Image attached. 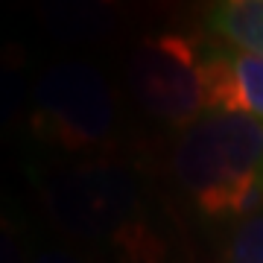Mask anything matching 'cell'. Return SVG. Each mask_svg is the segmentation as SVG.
Returning <instances> with one entry per match:
<instances>
[{"label": "cell", "instance_id": "ba28073f", "mask_svg": "<svg viewBox=\"0 0 263 263\" xmlns=\"http://www.w3.org/2000/svg\"><path fill=\"white\" fill-rule=\"evenodd\" d=\"M29 85L24 76V56L18 47H12L9 53L3 50L0 56V129H6L12 117L21 111V105L27 103Z\"/></svg>", "mask_w": 263, "mask_h": 263}, {"label": "cell", "instance_id": "6da1fadb", "mask_svg": "<svg viewBox=\"0 0 263 263\" xmlns=\"http://www.w3.org/2000/svg\"><path fill=\"white\" fill-rule=\"evenodd\" d=\"M173 173L208 219H246L263 205V123L237 111H205L173 152Z\"/></svg>", "mask_w": 263, "mask_h": 263}, {"label": "cell", "instance_id": "30bf717a", "mask_svg": "<svg viewBox=\"0 0 263 263\" xmlns=\"http://www.w3.org/2000/svg\"><path fill=\"white\" fill-rule=\"evenodd\" d=\"M0 263H24L21 234L6 216H0Z\"/></svg>", "mask_w": 263, "mask_h": 263}, {"label": "cell", "instance_id": "3957f363", "mask_svg": "<svg viewBox=\"0 0 263 263\" xmlns=\"http://www.w3.org/2000/svg\"><path fill=\"white\" fill-rule=\"evenodd\" d=\"M117 126V103L108 79L94 65L70 59L47 67L32 85L29 135L65 155L100 152Z\"/></svg>", "mask_w": 263, "mask_h": 263}, {"label": "cell", "instance_id": "52a82bcc", "mask_svg": "<svg viewBox=\"0 0 263 263\" xmlns=\"http://www.w3.org/2000/svg\"><path fill=\"white\" fill-rule=\"evenodd\" d=\"M208 29L228 47L263 56V0H214Z\"/></svg>", "mask_w": 263, "mask_h": 263}, {"label": "cell", "instance_id": "9c48e42d", "mask_svg": "<svg viewBox=\"0 0 263 263\" xmlns=\"http://www.w3.org/2000/svg\"><path fill=\"white\" fill-rule=\"evenodd\" d=\"M226 263H263V211L234 226L226 246Z\"/></svg>", "mask_w": 263, "mask_h": 263}, {"label": "cell", "instance_id": "5b68a950", "mask_svg": "<svg viewBox=\"0 0 263 263\" xmlns=\"http://www.w3.org/2000/svg\"><path fill=\"white\" fill-rule=\"evenodd\" d=\"M202 105L263 123V56L237 47L202 53Z\"/></svg>", "mask_w": 263, "mask_h": 263}, {"label": "cell", "instance_id": "7a4b0ae2", "mask_svg": "<svg viewBox=\"0 0 263 263\" xmlns=\"http://www.w3.org/2000/svg\"><path fill=\"white\" fill-rule=\"evenodd\" d=\"M53 226L85 243H108L126 254H146L152 243L138 173L114 158H88L56 173L41 190Z\"/></svg>", "mask_w": 263, "mask_h": 263}, {"label": "cell", "instance_id": "8fae6325", "mask_svg": "<svg viewBox=\"0 0 263 263\" xmlns=\"http://www.w3.org/2000/svg\"><path fill=\"white\" fill-rule=\"evenodd\" d=\"M32 263H85V260H79L76 254L65 252V249H41Z\"/></svg>", "mask_w": 263, "mask_h": 263}, {"label": "cell", "instance_id": "277c9868", "mask_svg": "<svg viewBox=\"0 0 263 263\" xmlns=\"http://www.w3.org/2000/svg\"><path fill=\"white\" fill-rule=\"evenodd\" d=\"M126 88L132 100L155 120L187 129L205 114L196 35L179 29L143 35L126 65Z\"/></svg>", "mask_w": 263, "mask_h": 263}, {"label": "cell", "instance_id": "8992f818", "mask_svg": "<svg viewBox=\"0 0 263 263\" xmlns=\"http://www.w3.org/2000/svg\"><path fill=\"white\" fill-rule=\"evenodd\" d=\"M123 0H38L41 24L65 44H82L108 35L120 18Z\"/></svg>", "mask_w": 263, "mask_h": 263}]
</instances>
